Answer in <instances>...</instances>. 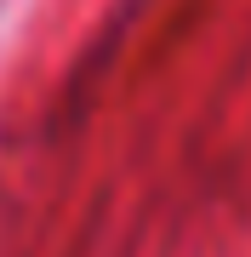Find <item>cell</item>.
Here are the masks:
<instances>
[]
</instances>
